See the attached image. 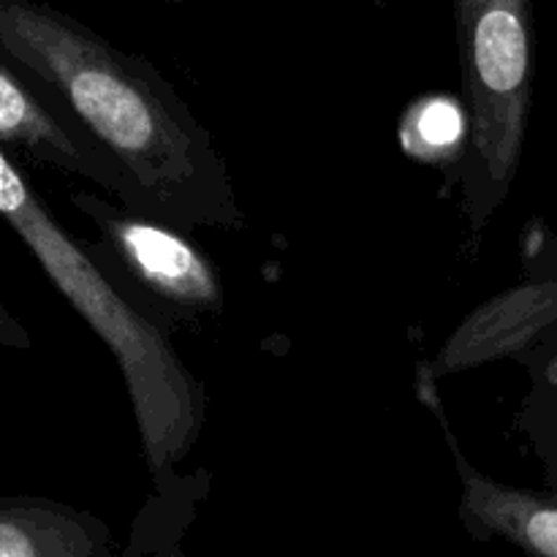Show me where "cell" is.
Instances as JSON below:
<instances>
[{"instance_id":"cell-4","label":"cell","mask_w":557,"mask_h":557,"mask_svg":"<svg viewBox=\"0 0 557 557\" xmlns=\"http://www.w3.org/2000/svg\"><path fill=\"white\" fill-rule=\"evenodd\" d=\"M71 205L90 218L109 264L150 299L156 313L177 321L221 313V272L188 232L125 205L114 207L90 190H71Z\"/></svg>"},{"instance_id":"cell-7","label":"cell","mask_w":557,"mask_h":557,"mask_svg":"<svg viewBox=\"0 0 557 557\" xmlns=\"http://www.w3.org/2000/svg\"><path fill=\"white\" fill-rule=\"evenodd\" d=\"M112 528L96 515L41 495L0 498V557H107Z\"/></svg>"},{"instance_id":"cell-10","label":"cell","mask_w":557,"mask_h":557,"mask_svg":"<svg viewBox=\"0 0 557 557\" xmlns=\"http://www.w3.org/2000/svg\"><path fill=\"white\" fill-rule=\"evenodd\" d=\"M368 3H373L375 9H384V5H386V0H368Z\"/></svg>"},{"instance_id":"cell-9","label":"cell","mask_w":557,"mask_h":557,"mask_svg":"<svg viewBox=\"0 0 557 557\" xmlns=\"http://www.w3.org/2000/svg\"><path fill=\"white\" fill-rule=\"evenodd\" d=\"M0 346H9V348H30V332L22 326V321L5 308L3 297H0Z\"/></svg>"},{"instance_id":"cell-3","label":"cell","mask_w":557,"mask_h":557,"mask_svg":"<svg viewBox=\"0 0 557 557\" xmlns=\"http://www.w3.org/2000/svg\"><path fill=\"white\" fill-rule=\"evenodd\" d=\"M460 52L466 141L462 210L482 234L522 161L533 98V0H451Z\"/></svg>"},{"instance_id":"cell-8","label":"cell","mask_w":557,"mask_h":557,"mask_svg":"<svg viewBox=\"0 0 557 557\" xmlns=\"http://www.w3.org/2000/svg\"><path fill=\"white\" fill-rule=\"evenodd\" d=\"M462 134H466L462 114L444 98H430L428 103H419L417 109H411V114H406V125H403L406 150L430 161H435V152L460 145Z\"/></svg>"},{"instance_id":"cell-2","label":"cell","mask_w":557,"mask_h":557,"mask_svg":"<svg viewBox=\"0 0 557 557\" xmlns=\"http://www.w3.org/2000/svg\"><path fill=\"white\" fill-rule=\"evenodd\" d=\"M0 218L27 245L44 275L109 348L123 373L147 471L169 479L199 444L207 392L185 368L161 315L141 308L128 288L65 232L9 150L0 147Z\"/></svg>"},{"instance_id":"cell-6","label":"cell","mask_w":557,"mask_h":557,"mask_svg":"<svg viewBox=\"0 0 557 557\" xmlns=\"http://www.w3.org/2000/svg\"><path fill=\"white\" fill-rule=\"evenodd\" d=\"M417 389L424 406L438 419L451 457H455V468L462 487L460 520L466 522L468 533L473 539L498 536L504 542L528 549V553L557 557V500L528 493V490L506 487V484L484 476L476 466L468 462L460 444H457V435L451 433L449 417L441 408L444 403H441L438 389H435V379L430 373L428 362L419 364Z\"/></svg>"},{"instance_id":"cell-5","label":"cell","mask_w":557,"mask_h":557,"mask_svg":"<svg viewBox=\"0 0 557 557\" xmlns=\"http://www.w3.org/2000/svg\"><path fill=\"white\" fill-rule=\"evenodd\" d=\"M0 147L87 180L123 201L125 183L107 152L54 101L47 87L0 54Z\"/></svg>"},{"instance_id":"cell-1","label":"cell","mask_w":557,"mask_h":557,"mask_svg":"<svg viewBox=\"0 0 557 557\" xmlns=\"http://www.w3.org/2000/svg\"><path fill=\"white\" fill-rule=\"evenodd\" d=\"M0 54L107 152L125 207L183 232L245 226L215 136L150 60L41 0H0Z\"/></svg>"},{"instance_id":"cell-11","label":"cell","mask_w":557,"mask_h":557,"mask_svg":"<svg viewBox=\"0 0 557 557\" xmlns=\"http://www.w3.org/2000/svg\"><path fill=\"white\" fill-rule=\"evenodd\" d=\"M163 3H185V0H163Z\"/></svg>"}]
</instances>
